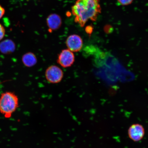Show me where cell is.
<instances>
[{
  "label": "cell",
  "mask_w": 148,
  "mask_h": 148,
  "mask_svg": "<svg viewBox=\"0 0 148 148\" xmlns=\"http://www.w3.org/2000/svg\"><path fill=\"white\" fill-rule=\"evenodd\" d=\"M99 1V0H77L72 8V13L75 16V23L83 27L89 20L95 21L101 13Z\"/></svg>",
  "instance_id": "obj_1"
},
{
  "label": "cell",
  "mask_w": 148,
  "mask_h": 148,
  "mask_svg": "<svg viewBox=\"0 0 148 148\" xmlns=\"http://www.w3.org/2000/svg\"><path fill=\"white\" fill-rule=\"evenodd\" d=\"M18 101L17 96L10 92L2 94L0 98V112L5 118H9L18 107Z\"/></svg>",
  "instance_id": "obj_2"
},
{
  "label": "cell",
  "mask_w": 148,
  "mask_h": 148,
  "mask_svg": "<svg viewBox=\"0 0 148 148\" xmlns=\"http://www.w3.org/2000/svg\"><path fill=\"white\" fill-rule=\"evenodd\" d=\"M63 71L59 66L55 65L49 66L46 69L45 77L48 82L57 84L61 82L63 78Z\"/></svg>",
  "instance_id": "obj_3"
},
{
  "label": "cell",
  "mask_w": 148,
  "mask_h": 148,
  "mask_svg": "<svg viewBox=\"0 0 148 148\" xmlns=\"http://www.w3.org/2000/svg\"><path fill=\"white\" fill-rule=\"evenodd\" d=\"M75 61L74 53L68 49L62 50L58 55L57 60V63L64 68L71 67Z\"/></svg>",
  "instance_id": "obj_4"
},
{
  "label": "cell",
  "mask_w": 148,
  "mask_h": 148,
  "mask_svg": "<svg viewBox=\"0 0 148 148\" xmlns=\"http://www.w3.org/2000/svg\"><path fill=\"white\" fill-rule=\"evenodd\" d=\"M145 134V129L143 125L139 123L133 124L129 127L127 131L129 138L135 142L141 140Z\"/></svg>",
  "instance_id": "obj_5"
},
{
  "label": "cell",
  "mask_w": 148,
  "mask_h": 148,
  "mask_svg": "<svg viewBox=\"0 0 148 148\" xmlns=\"http://www.w3.org/2000/svg\"><path fill=\"white\" fill-rule=\"evenodd\" d=\"M66 44L69 50L73 53L81 50L83 46V41L80 36L76 34L70 35L66 40Z\"/></svg>",
  "instance_id": "obj_6"
},
{
  "label": "cell",
  "mask_w": 148,
  "mask_h": 148,
  "mask_svg": "<svg viewBox=\"0 0 148 148\" xmlns=\"http://www.w3.org/2000/svg\"><path fill=\"white\" fill-rule=\"evenodd\" d=\"M47 23L49 28V32L51 33L60 27L62 23V19L58 15L52 14L47 17Z\"/></svg>",
  "instance_id": "obj_7"
},
{
  "label": "cell",
  "mask_w": 148,
  "mask_h": 148,
  "mask_svg": "<svg viewBox=\"0 0 148 148\" xmlns=\"http://www.w3.org/2000/svg\"><path fill=\"white\" fill-rule=\"evenodd\" d=\"M16 49L14 42L9 39L5 40L0 43V51L5 54L13 53Z\"/></svg>",
  "instance_id": "obj_8"
},
{
  "label": "cell",
  "mask_w": 148,
  "mask_h": 148,
  "mask_svg": "<svg viewBox=\"0 0 148 148\" xmlns=\"http://www.w3.org/2000/svg\"><path fill=\"white\" fill-rule=\"evenodd\" d=\"M22 60L24 65L29 68L36 65L38 62V59L36 55L30 52L24 54L22 57Z\"/></svg>",
  "instance_id": "obj_9"
},
{
  "label": "cell",
  "mask_w": 148,
  "mask_h": 148,
  "mask_svg": "<svg viewBox=\"0 0 148 148\" xmlns=\"http://www.w3.org/2000/svg\"><path fill=\"white\" fill-rule=\"evenodd\" d=\"M134 0H117L118 3L123 5H127L130 4Z\"/></svg>",
  "instance_id": "obj_10"
},
{
  "label": "cell",
  "mask_w": 148,
  "mask_h": 148,
  "mask_svg": "<svg viewBox=\"0 0 148 148\" xmlns=\"http://www.w3.org/2000/svg\"><path fill=\"white\" fill-rule=\"evenodd\" d=\"M5 31L4 27L0 24V40H1L4 37Z\"/></svg>",
  "instance_id": "obj_11"
},
{
  "label": "cell",
  "mask_w": 148,
  "mask_h": 148,
  "mask_svg": "<svg viewBox=\"0 0 148 148\" xmlns=\"http://www.w3.org/2000/svg\"><path fill=\"white\" fill-rule=\"evenodd\" d=\"M93 30V28L91 26H88L86 28V31L88 34L90 36Z\"/></svg>",
  "instance_id": "obj_12"
},
{
  "label": "cell",
  "mask_w": 148,
  "mask_h": 148,
  "mask_svg": "<svg viewBox=\"0 0 148 148\" xmlns=\"http://www.w3.org/2000/svg\"><path fill=\"white\" fill-rule=\"evenodd\" d=\"M5 13V10L0 5V19L3 17Z\"/></svg>",
  "instance_id": "obj_13"
}]
</instances>
